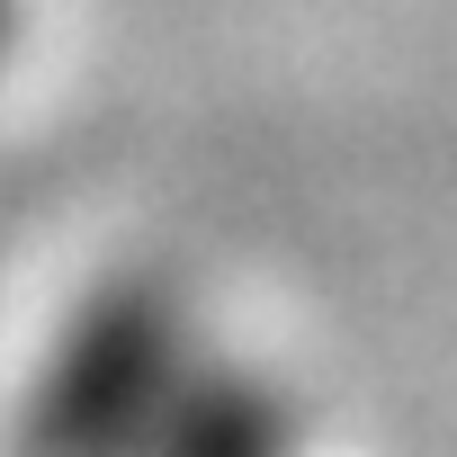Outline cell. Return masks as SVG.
<instances>
[{"label": "cell", "mask_w": 457, "mask_h": 457, "mask_svg": "<svg viewBox=\"0 0 457 457\" xmlns=\"http://www.w3.org/2000/svg\"><path fill=\"white\" fill-rule=\"evenodd\" d=\"M10 46H19V0H0V63H10Z\"/></svg>", "instance_id": "cell-1"}]
</instances>
